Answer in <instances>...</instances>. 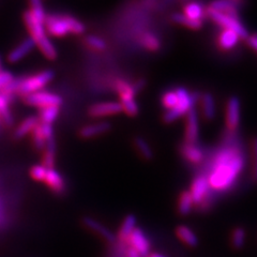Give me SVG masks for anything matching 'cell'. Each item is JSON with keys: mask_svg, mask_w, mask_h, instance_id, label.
<instances>
[{"mask_svg": "<svg viewBox=\"0 0 257 257\" xmlns=\"http://www.w3.org/2000/svg\"><path fill=\"white\" fill-rule=\"evenodd\" d=\"M140 44L149 52H157L161 48V41L155 35L146 32L140 37Z\"/></svg>", "mask_w": 257, "mask_h": 257, "instance_id": "cell-30", "label": "cell"}, {"mask_svg": "<svg viewBox=\"0 0 257 257\" xmlns=\"http://www.w3.org/2000/svg\"><path fill=\"white\" fill-rule=\"evenodd\" d=\"M14 75L8 70H0V92L6 89V87L9 85L14 79Z\"/></svg>", "mask_w": 257, "mask_h": 257, "instance_id": "cell-38", "label": "cell"}, {"mask_svg": "<svg viewBox=\"0 0 257 257\" xmlns=\"http://www.w3.org/2000/svg\"><path fill=\"white\" fill-rule=\"evenodd\" d=\"M218 46L221 51L227 52L236 47L240 41V37L235 31L229 29H223L218 36Z\"/></svg>", "mask_w": 257, "mask_h": 257, "instance_id": "cell-19", "label": "cell"}, {"mask_svg": "<svg viewBox=\"0 0 257 257\" xmlns=\"http://www.w3.org/2000/svg\"><path fill=\"white\" fill-rule=\"evenodd\" d=\"M136 227V218L134 214H127L122 224H121V227L119 229L118 232V237L117 240L119 241L120 243L125 244L126 240L128 238V236L131 235V232L133 231V229Z\"/></svg>", "mask_w": 257, "mask_h": 257, "instance_id": "cell-24", "label": "cell"}, {"mask_svg": "<svg viewBox=\"0 0 257 257\" xmlns=\"http://www.w3.org/2000/svg\"><path fill=\"white\" fill-rule=\"evenodd\" d=\"M134 146L138 150L140 156L146 161H150L154 159V151H152L150 145L145 141L143 138L134 139Z\"/></svg>", "mask_w": 257, "mask_h": 257, "instance_id": "cell-31", "label": "cell"}, {"mask_svg": "<svg viewBox=\"0 0 257 257\" xmlns=\"http://www.w3.org/2000/svg\"><path fill=\"white\" fill-rule=\"evenodd\" d=\"M245 166V156L237 145H228L215 152L205 174L213 194H223L231 191Z\"/></svg>", "mask_w": 257, "mask_h": 257, "instance_id": "cell-1", "label": "cell"}, {"mask_svg": "<svg viewBox=\"0 0 257 257\" xmlns=\"http://www.w3.org/2000/svg\"><path fill=\"white\" fill-rule=\"evenodd\" d=\"M83 224L88 229L92 230L94 234L103 238L104 240L107 241V242H109V243H114L117 240L116 236L112 234V232L107 227L104 226V225L101 224L99 221L90 218V216H85V218L83 219Z\"/></svg>", "mask_w": 257, "mask_h": 257, "instance_id": "cell-16", "label": "cell"}, {"mask_svg": "<svg viewBox=\"0 0 257 257\" xmlns=\"http://www.w3.org/2000/svg\"><path fill=\"white\" fill-rule=\"evenodd\" d=\"M12 96L4 92H0V122L7 126H11L14 122L12 112L10 109Z\"/></svg>", "mask_w": 257, "mask_h": 257, "instance_id": "cell-22", "label": "cell"}, {"mask_svg": "<svg viewBox=\"0 0 257 257\" xmlns=\"http://www.w3.org/2000/svg\"><path fill=\"white\" fill-rule=\"evenodd\" d=\"M125 245V250H124V256L125 257H142L138 252H136L134 248H132L131 246H128L126 244Z\"/></svg>", "mask_w": 257, "mask_h": 257, "instance_id": "cell-40", "label": "cell"}, {"mask_svg": "<svg viewBox=\"0 0 257 257\" xmlns=\"http://www.w3.org/2000/svg\"><path fill=\"white\" fill-rule=\"evenodd\" d=\"M200 102V108H202V114L205 120L207 121H211V120L215 117V101L213 95L209 92H206L200 95L199 98Z\"/></svg>", "mask_w": 257, "mask_h": 257, "instance_id": "cell-21", "label": "cell"}, {"mask_svg": "<svg viewBox=\"0 0 257 257\" xmlns=\"http://www.w3.org/2000/svg\"><path fill=\"white\" fill-rule=\"evenodd\" d=\"M208 8L214 11L239 18V4L234 0H213Z\"/></svg>", "mask_w": 257, "mask_h": 257, "instance_id": "cell-18", "label": "cell"}, {"mask_svg": "<svg viewBox=\"0 0 257 257\" xmlns=\"http://www.w3.org/2000/svg\"><path fill=\"white\" fill-rule=\"evenodd\" d=\"M59 112H60V107H56V106L44 107V108L39 109L37 117L40 123L53 125V123L57 120Z\"/></svg>", "mask_w": 257, "mask_h": 257, "instance_id": "cell-26", "label": "cell"}, {"mask_svg": "<svg viewBox=\"0 0 257 257\" xmlns=\"http://www.w3.org/2000/svg\"><path fill=\"white\" fill-rule=\"evenodd\" d=\"M147 257H167L166 255L160 254V253H149Z\"/></svg>", "mask_w": 257, "mask_h": 257, "instance_id": "cell-42", "label": "cell"}, {"mask_svg": "<svg viewBox=\"0 0 257 257\" xmlns=\"http://www.w3.org/2000/svg\"><path fill=\"white\" fill-rule=\"evenodd\" d=\"M234 2H237V3H238V2H239V0H234Z\"/></svg>", "mask_w": 257, "mask_h": 257, "instance_id": "cell-44", "label": "cell"}, {"mask_svg": "<svg viewBox=\"0 0 257 257\" xmlns=\"http://www.w3.org/2000/svg\"><path fill=\"white\" fill-rule=\"evenodd\" d=\"M36 43L30 37L24 39L19 45H16L13 50H11L10 53L8 54L7 60L10 63H18L34 51Z\"/></svg>", "mask_w": 257, "mask_h": 257, "instance_id": "cell-14", "label": "cell"}, {"mask_svg": "<svg viewBox=\"0 0 257 257\" xmlns=\"http://www.w3.org/2000/svg\"><path fill=\"white\" fill-rule=\"evenodd\" d=\"M29 6H30L29 11L31 12V14L34 15L38 21L44 23L45 18H46V13H45L44 5H43L42 0H29Z\"/></svg>", "mask_w": 257, "mask_h": 257, "instance_id": "cell-33", "label": "cell"}, {"mask_svg": "<svg viewBox=\"0 0 257 257\" xmlns=\"http://www.w3.org/2000/svg\"><path fill=\"white\" fill-rule=\"evenodd\" d=\"M24 24L29 32V37L34 40L36 47L44 57L48 60H56L58 57L57 48L53 44L50 36L46 34L44 23L38 21L29 10H26L23 13Z\"/></svg>", "mask_w": 257, "mask_h": 257, "instance_id": "cell-3", "label": "cell"}, {"mask_svg": "<svg viewBox=\"0 0 257 257\" xmlns=\"http://www.w3.org/2000/svg\"><path fill=\"white\" fill-rule=\"evenodd\" d=\"M171 19L174 23L178 24V25L186 26V27H188L190 29H193V30H198V29L202 28L203 25H204V22L191 20V19L187 18V16L184 15L183 13H174Z\"/></svg>", "mask_w": 257, "mask_h": 257, "instance_id": "cell-28", "label": "cell"}, {"mask_svg": "<svg viewBox=\"0 0 257 257\" xmlns=\"http://www.w3.org/2000/svg\"><path fill=\"white\" fill-rule=\"evenodd\" d=\"M190 194L194 207L200 212H207L214 205L215 195L210 190L205 174L197 175L193 180L190 189Z\"/></svg>", "mask_w": 257, "mask_h": 257, "instance_id": "cell-5", "label": "cell"}, {"mask_svg": "<svg viewBox=\"0 0 257 257\" xmlns=\"http://www.w3.org/2000/svg\"><path fill=\"white\" fill-rule=\"evenodd\" d=\"M84 43L86 44V46H88L90 50H93V51L101 52L106 48L105 41L95 36H86L84 39Z\"/></svg>", "mask_w": 257, "mask_h": 257, "instance_id": "cell-35", "label": "cell"}, {"mask_svg": "<svg viewBox=\"0 0 257 257\" xmlns=\"http://www.w3.org/2000/svg\"><path fill=\"white\" fill-rule=\"evenodd\" d=\"M241 118V103L238 96L232 95L226 103L225 123L229 132H234L239 127Z\"/></svg>", "mask_w": 257, "mask_h": 257, "instance_id": "cell-9", "label": "cell"}, {"mask_svg": "<svg viewBox=\"0 0 257 257\" xmlns=\"http://www.w3.org/2000/svg\"><path fill=\"white\" fill-rule=\"evenodd\" d=\"M23 101L28 106L37 107V108H44L50 106L60 107L62 105V98L57 94L51 91L41 90L35 93H31L28 95L23 96Z\"/></svg>", "mask_w": 257, "mask_h": 257, "instance_id": "cell-8", "label": "cell"}, {"mask_svg": "<svg viewBox=\"0 0 257 257\" xmlns=\"http://www.w3.org/2000/svg\"><path fill=\"white\" fill-rule=\"evenodd\" d=\"M43 182L48 187V189L57 195H61L67 191L66 180L55 167L47 168Z\"/></svg>", "mask_w": 257, "mask_h": 257, "instance_id": "cell-12", "label": "cell"}, {"mask_svg": "<svg viewBox=\"0 0 257 257\" xmlns=\"http://www.w3.org/2000/svg\"><path fill=\"white\" fill-rule=\"evenodd\" d=\"M183 14L191 20L200 21V22H204V19L207 16L206 8L202 4H199L197 2L188 3L186 6H184Z\"/></svg>", "mask_w": 257, "mask_h": 257, "instance_id": "cell-23", "label": "cell"}, {"mask_svg": "<svg viewBox=\"0 0 257 257\" xmlns=\"http://www.w3.org/2000/svg\"><path fill=\"white\" fill-rule=\"evenodd\" d=\"M0 70H3V59L0 57Z\"/></svg>", "mask_w": 257, "mask_h": 257, "instance_id": "cell-43", "label": "cell"}, {"mask_svg": "<svg viewBox=\"0 0 257 257\" xmlns=\"http://www.w3.org/2000/svg\"><path fill=\"white\" fill-rule=\"evenodd\" d=\"M122 111V107L118 102L96 103L88 108V115L92 118H103L117 115Z\"/></svg>", "mask_w": 257, "mask_h": 257, "instance_id": "cell-11", "label": "cell"}, {"mask_svg": "<svg viewBox=\"0 0 257 257\" xmlns=\"http://www.w3.org/2000/svg\"><path fill=\"white\" fill-rule=\"evenodd\" d=\"M46 171L47 168L45 166H43L42 164H38V165H34L30 168L29 174L32 180L38 181V182H43L46 175Z\"/></svg>", "mask_w": 257, "mask_h": 257, "instance_id": "cell-37", "label": "cell"}, {"mask_svg": "<svg viewBox=\"0 0 257 257\" xmlns=\"http://www.w3.org/2000/svg\"><path fill=\"white\" fill-rule=\"evenodd\" d=\"M38 123H39V120L37 116L31 115L26 117L18 126L15 127V130L13 132L14 140H22L25 138L26 135L32 132V130H34L35 126Z\"/></svg>", "mask_w": 257, "mask_h": 257, "instance_id": "cell-20", "label": "cell"}, {"mask_svg": "<svg viewBox=\"0 0 257 257\" xmlns=\"http://www.w3.org/2000/svg\"><path fill=\"white\" fill-rule=\"evenodd\" d=\"M177 95H178V103L173 108L167 110L163 116V121L166 123H172L179 117L188 114V112L194 108L197 101H199L200 95L197 92L190 93L186 88L177 87L175 89Z\"/></svg>", "mask_w": 257, "mask_h": 257, "instance_id": "cell-6", "label": "cell"}, {"mask_svg": "<svg viewBox=\"0 0 257 257\" xmlns=\"http://www.w3.org/2000/svg\"><path fill=\"white\" fill-rule=\"evenodd\" d=\"M180 155L187 162L195 165L200 164L205 160L204 150L196 144H187L183 142L180 146Z\"/></svg>", "mask_w": 257, "mask_h": 257, "instance_id": "cell-15", "label": "cell"}, {"mask_svg": "<svg viewBox=\"0 0 257 257\" xmlns=\"http://www.w3.org/2000/svg\"><path fill=\"white\" fill-rule=\"evenodd\" d=\"M247 44L250 45L254 51L257 52V34H254L246 39Z\"/></svg>", "mask_w": 257, "mask_h": 257, "instance_id": "cell-41", "label": "cell"}, {"mask_svg": "<svg viewBox=\"0 0 257 257\" xmlns=\"http://www.w3.org/2000/svg\"><path fill=\"white\" fill-rule=\"evenodd\" d=\"M54 77L55 72L53 70L40 71L36 74L22 78L15 77L2 92L10 96L20 95L23 98L25 95L43 90L52 82Z\"/></svg>", "mask_w": 257, "mask_h": 257, "instance_id": "cell-2", "label": "cell"}, {"mask_svg": "<svg viewBox=\"0 0 257 257\" xmlns=\"http://www.w3.org/2000/svg\"><path fill=\"white\" fill-rule=\"evenodd\" d=\"M193 208H194V204H193V199L191 197L189 190L182 191L178 199V205H177L178 213L182 216L189 215L193 210Z\"/></svg>", "mask_w": 257, "mask_h": 257, "instance_id": "cell-27", "label": "cell"}, {"mask_svg": "<svg viewBox=\"0 0 257 257\" xmlns=\"http://www.w3.org/2000/svg\"><path fill=\"white\" fill-rule=\"evenodd\" d=\"M125 244L134 248V250L142 257H147L148 254L150 253V248H151L150 241L146 236V234H145L143 229L140 227H135L133 229L131 235L128 236Z\"/></svg>", "mask_w": 257, "mask_h": 257, "instance_id": "cell-10", "label": "cell"}, {"mask_svg": "<svg viewBox=\"0 0 257 257\" xmlns=\"http://www.w3.org/2000/svg\"><path fill=\"white\" fill-rule=\"evenodd\" d=\"M120 105L122 107V111H124L127 116L134 117L139 114V105L135 98L120 99Z\"/></svg>", "mask_w": 257, "mask_h": 257, "instance_id": "cell-34", "label": "cell"}, {"mask_svg": "<svg viewBox=\"0 0 257 257\" xmlns=\"http://www.w3.org/2000/svg\"><path fill=\"white\" fill-rule=\"evenodd\" d=\"M30 136H31V142H32V145H34V147L37 151L39 152H42L44 151L45 149V145H46V141H45V138H44V134H43V131H42V126H41V123H38L34 130H32V132L30 133Z\"/></svg>", "mask_w": 257, "mask_h": 257, "instance_id": "cell-29", "label": "cell"}, {"mask_svg": "<svg viewBox=\"0 0 257 257\" xmlns=\"http://www.w3.org/2000/svg\"><path fill=\"white\" fill-rule=\"evenodd\" d=\"M162 105L165 109L170 110L173 109L177 103H178V95H177L175 89L174 90H167L162 94Z\"/></svg>", "mask_w": 257, "mask_h": 257, "instance_id": "cell-36", "label": "cell"}, {"mask_svg": "<svg viewBox=\"0 0 257 257\" xmlns=\"http://www.w3.org/2000/svg\"><path fill=\"white\" fill-rule=\"evenodd\" d=\"M245 239H246V232L245 229L242 227H236L234 228V230L231 231V245L236 250H240L242 248L244 243H245Z\"/></svg>", "mask_w": 257, "mask_h": 257, "instance_id": "cell-32", "label": "cell"}, {"mask_svg": "<svg viewBox=\"0 0 257 257\" xmlns=\"http://www.w3.org/2000/svg\"><path fill=\"white\" fill-rule=\"evenodd\" d=\"M199 136V121L197 110L192 108L187 114L186 131H184V143L196 144Z\"/></svg>", "mask_w": 257, "mask_h": 257, "instance_id": "cell-13", "label": "cell"}, {"mask_svg": "<svg viewBox=\"0 0 257 257\" xmlns=\"http://www.w3.org/2000/svg\"><path fill=\"white\" fill-rule=\"evenodd\" d=\"M252 155H253V175L255 180H257V138L252 143Z\"/></svg>", "mask_w": 257, "mask_h": 257, "instance_id": "cell-39", "label": "cell"}, {"mask_svg": "<svg viewBox=\"0 0 257 257\" xmlns=\"http://www.w3.org/2000/svg\"><path fill=\"white\" fill-rule=\"evenodd\" d=\"M45 31L48 36L63 38L69 35H83L86 27L79 20L68 14H46L44 21Z\"/></svg>", "mask_w": 257, "mask_h": 257, "instance_id": "cell-4", "label": "cell"}, {"mask_svg": "<svg viewBox=\"0 0 257 257\" xmlns=\"http://www.w3.org/2000/svg\"><path fill=\"white\" fill-rule=\"evenodd\" d=\"M207 16L212 22H214L216 25L221 26L223 29H229L235 31L236 34L240 37V39L246 40L250 35L246 30V28L243 26V24L239 21V18H235V16H230L227 14H224L218 11H214L207 8L206 9Z\"/></svg>", "mask_w": 257, "mask_h": 257, "instance_id": "cell-7", "label": "cell"}, {"mask_svg": "<svg viewBox=\"0 0 257 257\" xmlns=\"http://www.w3.org/2000/svg\"><path fill=\"white\" fill-rule=\"evenodd\" d=\"M176 235L178 237L184 244H187L188 246L191 247H195L198 244V238L194 234L190 227L186 226V225H180L176 228Z\"/></svg>", "mask_w": 257, "mask_h": 257, "instance_id": "cell-25", "label": "cell"}, {"mask_svg": "<svg viewBox=\"0 0 257 257\" xmlns=\"http://www.w3.org/2000/svg\"><path fill=\"white\" fill-rule=\"evenodd\" d=\"M110 128H111V125L109 122H106V121L96 122V123L84 125L79 130L78 134L82 139L89 140V139H93V138H96V136H100V135H103V134L109 132Z\"/></svg>", "mask_w": 257, "mask_h": 257, "instance_id": "cell-17", "label": "cell"}]
</instances>
